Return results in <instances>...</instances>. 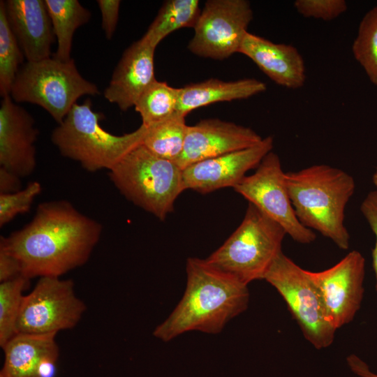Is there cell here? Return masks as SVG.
<instances>
[{
  "instance_id": "cell-15",
  "label": "cell",
  "mask_w": 377,
  "mask_h": 377,
  "mask_svg": "<svg viewBox=\"0 0 377 377\" xmlns=\"http://www.w3.org/2000/svg\"><path fill=\"white\" fill-rule=\"evenodd\" d=\"M38 130L35 120L11 98L2 97L0 105V168L21 179L36 165L35 142Z\"/></svg>"
},
{
  "instance_id": "cell-13",
  "label": "cell",
  "mask_w": 377,
  "mask_h": 377,
  "mask_svg": "<svg viewBox=\"0 0 377 377\" xmlns=\"http://www.w3.org/2000/svg\"><path fill=\"white\" fill-rule=\"evenodd\" d=\"M273 147L274 139L268 136L254 146L192 164L182 170L184 188L206 194L234 188L249 170L258 166Z\"/></svg>"
},
{
  "instance_id": "cell-3",
  "label": "cell",
  "mask_w": 377,
  "mask_h": 377,
  "mask_svg": "<svg viewBox=\"0 0 377 377\" xmlns=\"http://www.w3.org/2000/svg\"><path fill=\"white\" fill-rule=\"evenodd\" d=\"M285 180L300 222L347 250L350 235L344 218L355 188L353 177L341 169L319 164L287 172Z\"/></svg>"
},
{
  "instance_id": "cell-18",
  "label": "cell",
  "mask_w": 377,
  "mask_h": 377,
  "mask_svg": "<svg viewBox=\"0 0 377 377\" xmlns=\"http://www.w3.org/2000/svg\"><path fill=\"white\" fill-rule=\"evenodd\" d=\"M239 53L251 59L268 77L283 87L295 89L305 83L303 57L291 45L276 43L247 31Z\"/></svg>"
},
{
  "instance_id": "cell-28",
  "label": "cell",
  "mask_w": 377,
  "mask_h": 377,
  "mask_svg": "<svg viewBox=\"0 0 377 377\" xmlns=\"http://www.w3.org/2000/svg\"><path fill=\"white\" fill-rule=\"evenodd\" d=\"M41 188L39 182H32L17 192L0 193V226L10 222L18 214L29 212Z\"/></svg>"
},
{
  "instance_id": "cell-23",
  "label": "cell",
  "mask_w": 377,
  "mask_h": 377,
  "mask_svg": "<svg viewBox=\"0 0 377 377\" xmlns=\"http://www.w3.org/2000/svg\"><path fill=\"white\" fill-rule=\"evenodd\" d=\"M180 88L156 80L142 93L134 108L142 124L149 127L177 114Z\"/></svg>"
},
{
  "instance_id": "cell-16",
  "label": "cell",
  "mask_w": 377,
  "mask_h": 377,
  "mask_svg": "<svg viewBox=\"0 0 377 377\" xmlns=\"http://www.w3.org/2000/svg\"><path fill=\"white\" fill-rule=\"evenodd\" d=\"M155 47L142 37L123 52L103 95L122 111L136 102L156 79L154 71Z\"/></svg>"
},
{
  "instance_id": "cell-27",
  "label": "cell",
  "mask_w": 377,
  "mask_h": 377,
  "mask_svg": "<svg viewBox=\"0 0 377 377\" xmlns=\"http://www.w3.org/2000/svg\"><path fill=\"white\" fill-rule=\"evenodd\" d=\"M352 52L369 80L377 86V6L361 20Z\"/></svg>"
},
{
  "instance_id": "cell-8",
  "label": "cell",
  "mask_w": 377,
  "mask_h": 377,
  "mask_svg": "<svg viewBox=\"0 0 377 377\" xmlns=\"http://www.w3.org/2000/svg\"><path fill=\"white\" fill-rule=\"evenodd\" d=\"M286 302L305 339L317 349L329 347L336 330L327 321L318 289L307 270L283 252L264 276Z\"/></svg>"
},
{
  "instance_id": "cell-20",
  "label": "cell",
  "mask_w": 377,
  "mask_h": 377,
  "mask_svg": "<svg viewBox=\"0 0 377 377\" xmlns=\"http://www.w3.org/2000/svg\"><path fill=\"white\" fill-rule=\"evenodd\" d=\"M265 84L253 78L235 81L209 79L180 88L177 114L184 117L192 110L221 101L249 98L266 90Z\"/></svg>"
},
{
  "instance_id": "cell-33",
  "label": "cell",
  "mask_w": 377,
  "mask_h": 377,
  "mask_svg": "<svg viewBox=\"0 0 377 377\" xmlns=\"http://www.w3.org/2000/svg\"><path fill=\"white\" fill-rule=\"evenodd\" d=\"M21 178L0 168V193H11L21 190Z\"/></svg>"
},
{
  "instance_id": "cell-34",
  "label": "cell",
  "mask_w": 377,
  "mask_h": 377,
  "mask_svg": "<svg viewBox=\"0 0 377 377\" xmlns=\"http://www.w3.org/2000/svg\"><path fill=\"white\" fill-rule=\"evenodd\" d=\"M348 364L354 374L360 377H377V374L372 372L362 360L355 355H350L347 358Z\"/></svg>"
},
{
  "instance_id": "cell-4",
  "label": "cell",
  "mask_w": 377,
  "mask_h": 377,
  "mask_svg": "<svg viewBox=\"0 0 377 377\" xmlns=\"http://www.w3.org/2000/svg\"><path fill=\"white\" fill-rule=\"evenodd\" d=\"M103 117L93 110L89 98L76 103L52 131L51 141L64 157L78 162L84 170L109 171L142 143L147 127L141 124L133 132L117 135L101 127Z\"/></svg>"
},
{
  "instance_id": "cell-7",
  "label": "cell",
  "mask_w": 377,
  "mask_h": 377,
  "mask_svg": "<svg viewBox=\"0 0 377 377\" xmlns=\"http://www.w3.org/2000/svg\"><path fill=\"white\" fill-rule=\"evenodd\" d=\"M97 94V85L82 76L72 58L61 61L52 56L24 63L10 96L15 103L40 106L59 124L81 96Z\"/></svg>"
},
{
  "instance_id": "cell-25",
  "label": "cell",
  "mask_w": 377,
  "mask_h": 377,
  "mask_svg": "<svg viewBox=\"0 0 377 377\" xmlns=\"http://www.w3.org/2000/svg\"><path fill=\"white\" fill-rule=\"evenodd\" d=\"M24 54L8 23L4 1H0V94L10 95L17 74L24 64Z\"/></svg>"
},
{
  "instance_id": "cell-11",
  "label": "cell",
  "mask_w": 377,
  "mask_h": 377,
  "mask_svg": "<svg viewBox=\"0 0 377 377\" xmlns=\"http://www.w3.org/2000/svg\"><path fill=\"white\" fill-rule=\"evenodd\" d=\"M253 10L246 0L207 1L188 45L193 54L223 60L239 52Z\"/></svg>"
},
{
  "instance_id": "cell-1",
  "label": "cell",
  "mask_w": 377,
  "mask_h": 377,
  "mask_svg": "<svg viewBox=\"0 0 377 377\" xmlns=\"http://www.w3.org/2000/svg\"><path fill=\"white\" fill-rule=\"evenodd\" d=\"M102 225L69 201L40 203L31 221L7 237L0 249L19 263L22 276H57L80 267L98 244Z\"/></svg>"
},
{
  "instance_id": "cell-29",
  "label": "cell",
  "mask_w": 377,
  "mask_h": 377,
  "mask_svg": "<svg viewBox=\"0 0 377 377\" xmlns=\"http://www.w3.org/2000/svg\"><path fill=\"white\" fill-rule=\"evenodd\" d=\"M294 7L304 17L324 21L336 19L348 8L345 0H296Z\"/></svg>"
},
{
  "instance_id": "cell-10",
  "label": "cell",
  "mask_w": 377,
  "mask_h": 377,
  "mask_svg": "<svg viewBox=\"0 0 377 377\" xmlns=\"http://www.w3.org/2000/svg\"><path fill=\"white\" fill-rule=\"evenodd\" d=\"M285 173L279 156L272 151L263 158L253 174L245 176L233 188L279 224L293 240L310 244L316 236L297 218L286 184Z\"/></svg>"
},
{
  "instance_id": "cell-36",
  "label": "cell",
  "mask_w": 377,
  "mask_h": 377,
  "mask_svg": "<svg viewBox=\"0 0 377 377\" xmlns=\"http://www.w3.org/2000/svg\"><path fill=\"white\" fill-rule=\"evenodd\" d=\"M0 377H6V376H4L2 373L0 372Z\"/></svg>"
},
{
  "instance_id": "cell-22",
  "label": "cell",
  "mask_w": 377,
  "mask_h": 377,
  "mask_svg": "<svg viewBox=\"0 0 377 377\" xmlns=\"http://www.w3.org/2000/svg\"><path fill=\"white\" fill-rule=\"evenodd\" d=\"M198 0H168L159 9L142 38L154 47L170 34L195 26L201 10Z\"/></svg>"
},
{
  "instance_id": "cell-6",
  "label": "cell",
  "mask_w": 377,
  "mask_h": 377,
  "mask_svg": "<svg viewBox=\"0 0 377 377\" xmlns=\"http://www.w3.org/2000/svg\"><path fill=\"white\" fill-rule=\"evenodd\" d=\"M284 229L249 203L240 225L205 260L241 282L263 279L282 253Z\"/></svg>"
},
{
  "instance_id": "cell-5",
  "label": "cell",
  "mask_w": 377,
  "mask_h": 377,
  "mask_svg": "<svg viewBox=\"0 0 377 377\" xmlns=\"http://www.w3.org/2000/svg\"><path fill=\"white\" fill-rule=\"evenodd\" d=\"M119 193L135 205L163 221L184 191L183 170L142 144L128 152L109 170Z\"/></svg>"
},
{
  "instance_id": "cell-30",
  "label": "cell",
  "mask_w": 377,
  "mask_h": 377,
  "mask_svg": "<svg viewBox=\"0 0 377 377\" xmlns=\"http://www.w3.org/2000/svg\"><path fill=\"white\" fill-rule=\"evenodd\" d=\"M360 210L376 237L375 246L372 251V259L377 292V191H371L367 195L362 202Z\"/></svg>"
},
{
  "instance_id": "cell-14",
  "label": "cell",
  "mask_w": 377,
  "mask_h": 377,
  "mask_svg": "<svg viewBox=\"0 0 377 377\" xmlns=\"http://www.w3.org/2000/svg\"><path fill=\"white\" fill-rule=\"evenodd\" d=\"M263 138L253 129L218 119H202L188 126L182 154L175 163L181 168L246 149Z\"/></svg>"
},
{
  "instance_id": "cell-26",
  "label": "cell",
  "mask_w": 377,
  "mask_h": 377,
  "mask_svg": "<svg viewBox=\"0 0 377 377\" xmlns=\"http://www.w3.org/2000/svg\"><path fill=\"white\" fill-rule=\"evenodd\" d=\"M29 279L20 275L0 283V346L17 334V323Z\"/></svg>"
},
{
  "instance_id": "cell-31",
  "label": "cell",
  "mask_w": 377,
  "mask_h": 377,
  "mask_svg": "<svg viewBox=\"0 0 377 377\" xmlns=\"http://www.w3.org/2000/svg\"><path fill=\"white\" fill-rule=\"evenodd\" d=\"M97 4L101 13V26L107 39L110 40L116 30L119 19V0H98Z\"/></svg>"
},
{
  "instance_id": "cell-2",
  "label": "cell",
  "mask_w": 377,
  "mask_h": 377,
  "mask_svg": "<svg viewBox=\"0 0 377 377\" xmlns=\"http://www.w3.org/2000/svg\"><path fill=\"white\" fill-rule=\"evenodd\" d=\"M184 295L153 335L170 341L191 331L220 333L249 302L248 285L209 264L205 259L188 258Z\"/></svg>"
},
{
  "instance_id": "cell-35",
  "label": "cell",
  "mask_w": 377,
  "mask_h": 377,
  "mask_svg": "<svg viewBox=\"0 0 377 377\" xmlns=\"http://www.w3.org/2000/svg\"><path fill=\"white\" fill-rule=\"evenodd\" d=\"M372 179H373L374 184L376 187V191H377V166H376V171H375L374 174L373 175Z\"/></svg>"
},
{
  "instance_id": "cell-32",
  "label": "cell",
  "mask_w": 377,
  "mask_h": 377,
  "mask_svg": "<svg viewBox=\"0 0 377 377\" xmlns=\"http://www.w3.org/2000/svg\"><path fill=\"white\" fill-rule=\"evenodd\" d=\"M21 274L18 261L10 254L0 249V281L14 279Z\"/></svg>"
},
{
  "instance_id": "cell-24",
  "label": "cell",
  "mask_w": 377,
  "mask_h": 377,
  "mask_svg": "<svg viewBox=\"0 0 377 377\" xmlns=\"http://www.w3.org/2000/svg\"><path fill=\"white\" fill-rule=\"evenodd\" d=\"M178 114L147 128L142 145L156 156L175 162L182 152L188 126Z\"/></svg>"
},
{
  "instance_id": "cell-12",
  "label": "cell",
  "mask_w": 377,
  "mask_h": 377,
  "mask_svg": "<svg viewBox=\"0 0 377 377\" xmlns=\"http://www.w3.org/2000/svg\"><path fill=\"white\" fill-rule=\"evenodd\" d=\"M364 270V258L356 250L327 269L307 270L319 293L326 318L336 330L351 322L361 306Z\"/></svg>"
},
{
  "instance_id": "cell-17",
  "label": "cell",
  "mask_w": 377,
  "mask_h": 377,
  "mask_svg": "<svg viewBox=\"0 0 377 377\" xmlns=\"http://www.w3.org/2000/svg\"><path fill=\"white\" fill-rule=\"evenodd\" d=\"M6 16L27 61L51 57L54 41L45 0L4 1Z\"/></svg>"
},
{
  "instance_id": "cell-9",
  "label": "cell",
  "mask_w": 377,
  "mask_h": 377,
  "mask_svg": "<svg viewBox=\"0 0 377 377\" xmlns=\"http://www.w3.org/2000/svg\"><path fill=\"white\" fill-rule=\"evenodd\" d=\"M86 305L75 293L71 279L42 276L24 295L17 323V333H57L80 321Z\"/></svg>"
},
{
  "instance_id": "cell-19",
  "label": "cell",
  "mask_w": 377,
  "mask_h": 377,
  "mask_svg": "<svg viewBox=\"0 0 377 377\" xmlns=\"http://www.w3.org/2000/svg\"><path fill=\"white\" fill-rule=\"evenodd\" d=\"M57 334L17 333L2 348L5 360L0 372L6 377H38L45 360L58 359Z\"/></svg>"
},
{
  "instance_id": "cell-21",
  "label": "cell",
  "mask_w": 377,
  "mask_h": 377,
  "mask_svg": "<svg viewBox=\"0 0 377 377\" xmlns=\"http://www.w3.org/2000/svg\"><path fill=\"white\" fill-rule=\"evenodd\" d=\"M57 47L52 57L71 59L73 38L75 31L91 19V12L77 0H45Z\"/></svg>"
}]
</instances>
